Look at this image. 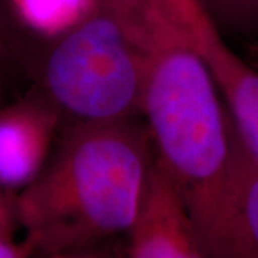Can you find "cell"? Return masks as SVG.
Listing matches in <instances>:
<instances>
[{
  "label": "cell",
  "mask_w": 258,
  "mask_h": 258,
  "mask_svg": "<svg viewBox=\"0 0 258 258\" xmlns=\"http://www.w3.org/2000/svg\"><path fill=\"white\" fill-rule=\"evenodd\" d=\"M149 50L120 10L99 0L53 40L43 66L49 101L76 123H119L142 115Z\"/></svg>",
  "instance_id": "obj_3"
},
{
  "label": "cell",
  "mask_w": 258,
  "mask_h": 258,
  "mask_svg": "<svg viewBox=\"0 0 258 258\" xmlns=\"http://www.w3.org/2000/svg\"><path fill=\"white\" fill-rule=\"evenodd\" d=\"M6 194L8 191L0 186V240H13L18 214L15 201H10Z\"/></svg>",
  "instance_id": "obj_12"
},
{
  "label": "cell",
  "mask_w": 258,
  "mask_h": 258,
  "mask_svg": "<svg viewBox=\"0 0 258 258\" xmlns=\"http://www.w3.org/2000/svg\"><path fill=\"white\" fill-rule=\"evenodd\" d=\"M195 49L211 72L241 145L258 164V68L242 59L217 26Z\"/></svg>",
  "instance_id": "obj_6"
},
{
  "label": "cell",
  "mask_w": 258,
  "mask_h": 258,
  "mask_svg": "<svg viewBox=\"0 0 258 258\" xmlns=\"http://www.w3.org/2000/svg\"><path fill=\"white\" fill-rule=\"evenodd\" d=\"M20 25L56 40L91 13L99 0H6Z\"/></svg>",
  "instance_id": "obj_8"
},
{
  "label": "cell",
  "mask_w": 258,
  "mask_h": 258,
  "mask_svg": "<svg viewBox=\"0 0 258 258\" xmlns=\"http://www.w3.org/2000/svg\"><path fill=\"white\" fill-rule=\"evenodd\" d=\"M33 254L35 248L26 238L19 244L13 240H0V258H29Z\"/></svg>",
  "instance_id": "obj_13"
},
{
  "label": "cell",
  "mask_w": 258,
  "mask_h": 258,
  "mask_svg": "<svg viewBox=\"0 0 258 258\" xmlns=\"http://www.w3.org/2000/svg\"><path fill=\"white\" fill-rule=\"evenodd\" d=\"M142 115L155 162L179 197L205 258H257L242 220L234 126L197 49L148 42Z\"/></svg>",
  "instance_id": "obj_1"
},
{
  "label": "cell",
  "mask_w": 258,
  "mask_h": 258,
  "mask_svg": "<svg viewBox=\"0 0 258 258\" xmlns=\"http://www.w3.org/2000/svg\"><path fill=\"white\" fill-rule=\"evenodd\" d=\"M251 63L254 64V66H257V68H258V49H255V50H254V57H252Z\"/></svg>",
  "instance_id": "obj_15"
},
{
  "label": "cell",
  "mask_w": 258,
  "mask_h": 258,
  "mask_svg": "<svg viewBox=\"0 0 258 258\" xmlns=\"http://www.w3.org/2000/svg\"><path fill=\"white\" fill-rule=\"evenodd\" d=\"M13 37L6 18L5 0H0V79L5 76L13 56Z\"/></svg>",
  "instance_id": "obj_11"
},
{
  "label": "cell",
  "mask_w": 258,
  "mask_h": 258,
  "mask_svg": "<svg viewBox=\"0 0 258 258\" xmlns=\"http://www.w3.org/2000/svg\"><path fill=\"white\" fill-rule=\"evenodd\" d=\"M46 258H109L105 254L98 252L93 248H85V249H76V251H68V252H59V254H52L47 255Z\"/></svg>",
  "instance_id": "obj_14"
},
{
  "label": "cell",
  "mask_w": 258,
  "mask_h": 258,
  "mask_svg": "<svg viewBox=\"0 0 258 258\" xmlns=\"http://www.w3.org/2000/svg\"><path fill=\"white\" fill-rule=\"evenodd\" d=\"M128 232L129 258H205L179 197L157 162Z\"/></svg>",
  "instance_id": "obj_5"
},
{
  "label": "cell",
  "mask_w": 258,
  "mask_h": 258,
  "mask_svg": "<svg viewBox=\"0 0 258 258\" xmlns=\"http://www.w3.org/2000/svg\"><path fill=\"white\" fill-rule=\"evenodd\" d=\"M105 2H106V0H105ZM108 2H115V0H108Z\"/></svg>",
  "instance_id": "obj_16"
},
{
  "label": "cell",
  "mask_w": 258,
  "mask_h": 258,
  "mask_svg": "<svg viewBox=\"0 0 258 258\" xmlns=\"http://www.w3.org/2000/svg\"><path fill=\"white\" fill-rule=\"evenodd\" d=\"M234 126V125H232ZM235 168L240 191L241 211L249 244L258 258V164L241 145L234 129Z\"/></svg>",
  "instance_id": "obj_9"
},
{
  "label": "cell",
  "mask_w": 258,
  "mask_h": 258,
  "mask_svg": "<svg viewBox=\"0 0 258 258\" xmlns=\"http://www.w3.org/2000/svg\"><path fill=\"white\" fill-rule=\"evenodd\" d=\"M62 113L46 96L29 98L0 108V186L22 191L52 157Z\"/></svg>",
  "instance_id": "obj_4"
},
{
  "label": "cell",
  "mask_w": 258,
  "mask_h": 258,
  "mask_svg": "<svg viewBox=\"0 0 258 258\" xmlns=\"http://www.w3.org/2000/svg\"><path fill=\"white\" fill-rule=\"evenodd\" d=\"M152 152L148 129L134 120L76 123L15 200L35 252L92 248L128 232L155 162Z\"/></svg>",
  "instance_id": "obj_2"
},
{
  "label": "cell",
  "mask_w": 258,
  "mask_h": 258,
  "mask_svg": "<svg viewBox=\"0 0 258 258\" xmlns=\"http://www.w3.org/2000/svg\"><path fill=\"white\" fill-rule=\"evenodd\" d=\"M217 28L258 32V0H200Z\"/></svg>",
  "instance_id": "obj_10"
},
{
  "label": "cell",
  "mask_w": 258,
  "mask_h": 258,
  "mask_svg": "<svg viewBox=\"0 0 258 258\" xmlns=\"http://www.w3.org/2000/svg\"><path fill=\"white\" fill-rule=\"evenodd\" d=\"M115 5L145 40H178L195 47L215 25L200 0H116Z\"/></svg>",
  "instance_id": "obj_7"
}]
</instances>
